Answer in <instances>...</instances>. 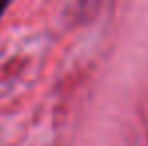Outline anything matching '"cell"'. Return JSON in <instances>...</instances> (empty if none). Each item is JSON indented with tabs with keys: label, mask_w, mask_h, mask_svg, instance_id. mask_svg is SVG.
<instances>
[{
	"label": "cell",
	"mask_w": 148,
	"mask_h": 146,
	"mask_svg": "<svg viewBox=\"0 0 148 146\" xmlns=\"http://www.w3.org/2000/svg\"><path fill=\"white\" fill-rule=\"evenodd\" d=\"M4 8H6V4H2V2H0V14L4 12Z\"/></svg>",
	"instance_id": "1"
}]
</instances>
